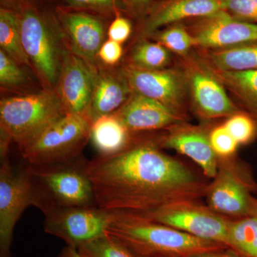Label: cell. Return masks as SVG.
Here are the masks:
<instances>
[{
    "label": "cell",
    "mask_w": 257,
    "mask_h": 257,
    "mask_svg": "<svg viewBox=\"0 0 257 257\" xmlns=\"http://www.w3.org/2000/svg\"><path fill=\"white\" fill-rule=\"evenodd\" d=\"M131 13L133 20L137 24L145 18L149 10L156 0H124Z\"/></svg>",
    "instance_id": "obj_35"
},
{
    "label": "cell",
    "mask_w": 257,
    "mask_h": 257,
    "mask_svg": "<svg viewBox=\"0 0 257 257\" xmlns=\"http://www.w3.org/2000/svg\"><path fill=\"white\" fill-rule=\"evenodd\" d=\"M9 159L0 166V257H12L15 225L30 206L37 205V194L28 167H14Z\"/></svg>",
    "instance_id": "obj_8"
},
{
    "label": "cell",
    "mask_w": 257,
    "mask_h": 257,
    "mask_svg": "<svg viewBox=\"0 0 257 257\" xmlns=\"http://www.w3.org/2000/svg\"><path fill=\"white\" fill-rule=\"evenodd\" d=\"M241 257H242V256H241Z\"/></svg>",
    "instance_id": "obj_40"
},
{
    "label": "cell",
    "mask_w": 257,
    "mask_h": 257,
    "mask_svg": "<svg viewBox=\"0 0 257 257\" xmlns=\"http://www.w3.org/2000/svg\"><path fill=\"white\" fill-rule=\"evenodd\" d=\"M114 114L134 133L166 130L187 120L158 101L136 93Z\"/></svg>",
    "instance_id": "obj_18"
},
{
    "label": "cell",
    "mask_w": 257,
    "mask_h": 257,
    "mask_svg": "<svg viewBox=\"0 0 257 257\" xmlns=\"http://www.w3.org/2000/svg\"><path fill=\"white\" fill-rule=\"evenodd\" d=\"M122 55L121 44L107 39L99 49L97 60L104 65L115 67L122 58Z\"/></svg>",
    "instance_id": "obj_34"
},
{
    "label": "cell",
    "mask_w": 257,
    "mask_h": 257,
    "mask_svg": "<svg viewBox=\"0 0 257 257\" xmlns=\"http://www.w3.org/2000/svg\"><path fill=\"white\" fill-rule=\"evenodd\" d=\"M92 124L85 115L67 113L20 150L22 156L29 165L35 166L75 160L90 140Z\"/></svg>",
    "instance_id": "obj_6"
},
{
    "label": "cell",
    "mask_w": 257,
    "mask_h": 257,
    "mask_svg": "<svg viewBox=\"0 0 257 257\" xmlns=\"http://www.w3.org/2000/svg\"><path fill=\"white\" fill-rule=\"evenodd\" d=\"M54 89L2 98L0 128L23 150L45 128L67 114Z\"/></svg>",
    "instance_id": "obj_5"
},
{
    "label": "cell",
    "mask_w": 257,
    "mask_h": 257,
    "mask_svg": "<svg viewBox=\"0 0 257 257\" xmlns=\"http://www.w3.org/2000/svg\"><path fill=\"white\" fill-rule=\"evenodd\" d=\"M189 257H241V256L233 248H225L198 253Z\"/></svg>",
    "instance_id": "obj_36"
},
{
    "label": "cell",
    "mask_w": 257,
    "mask_h": 257,
    "mask_svg": "<svg viewBox=\"0 0 257 257\" xmlns=\"http://www.w3.org/2000/svg\"><path fill=\"white\" fill-rule=\"evenodd\" d=\"M215 70L226 90L232 93L257 124V70L223 72Z\"/></svg>",
    "instance_id": "obj_22"
},
{
    "label": "cell",
    "mask_w": 257,
    "mask_h": 257,
    "mask_svg": "<svg viewBox=\"0 0 257 257\" xmlns=\"http://www.w3.org/2000/svg\"><path fill=\"white\" fill-rule=\"evenodd\" d=\"M82 257H136L124 244L109 234L77 248Z\"/></svg>",
    "instance_id": "obj_27"
},
{
    "label": "cell",
    "mask_w": 257,
    "mask_h": 257,
    "mask_svg": "<svg viewBox=\"0 0 257 257\" xmlns=\"http://www.w3.org/2000/svg\"><path fill=\"white\" fill-rule=\"evenodd\" d=\"M57 257H82L77 251V248L66 246L61 250Z\"/></svg>",
    "instance_id": "obj_38"
},
{
    "label": "cell",
    "mask_w": 257,
    "mask_h": 257,
    "mask_svg": "<svg viewBox=\"0 0 257 257\" xmlns=\"http://www.w3.org/2000/svg\"><path fill=\"white\" fill-rule=\"evenodd\" d=\"M138 40L124 63L148 70L168 68L172 60L170 51L158 42H152L150 39Z\"/></svg>",
    "instance_id": "obj_24"
},
{
    "label": "cell",
    "mask_w": 257,
    "mask_h": 257,
    "mask_svg": "<svg viewBox=\"0 0 257 257\" xmlns=\"http://www.w3.org/2000/svg\"><path fill=\"white\" fill-rule=\"evenodd\" d=\"M23 1L25 0H0V5L1 8L15 10L17 6ZM35 1L47 2V3H55V4H64L63 0H35Z\"/></svg>",
    "instance_id": "obj_37"
},
{
    "label": "cell",
    "mask_w": 257,
    "mask_h": 257,
    "mask_svg": "<svg viewBox=\"0 0 257 257\" xmlns=\"http://www.w3.org/2000/svg\"><path fill=\"white\" fill-rule=\"evenodd\" d=\"M213 68L223 72L257 70V41L219 50H202Z\"/></svg>",
    "instance_id": "obj_21"
},
{
    "label": "cell",
    "mask_w": 257,
    "mask_h": 257,
    "mask_svg": "<svg viewBox=\"0 0 257 257\" xmlns=\"http://www.w3.org/2000/svg\"><path fill=\"white\" fill-rule=\"evenodd\" d=\"M55 3L25 0L17 6L22 42L44 89H55L68 50Z\"/></svg>",
    "instance_id": "obj_2"
},
{
    "label": "cell",
    "mask_w": 257,
    "mask_h": 257,
    "mask_svg": "<svg viewBox=\"0 0 257 257\" xmlns=\"http://www.w3.org/2000/svg\"><path fill=\"white\" fill-rule=\"evenodd\" d=\"M224 10L222 0H156L137 24L138 38H147L161 29Z\"/></svg>",
    "instance_id": "obj_17"
},
{
    "label": "cell",
    "mask_w": 257,
    "mask_h": 257,
    "mask_svg": "<svg viewBox=\"0 0 257 257\" xmlns=\"http://www.w3.org/2000/svg\"><path fill=\"white\" fill-rule=\"evenodd\" d=\"M96 204L110 211L145 214L173 203L199 201L209 184L162 151L158 138H141L110 157L87 160Z\"/></svg>",
    "instance_id": "obj_1"
},
{
    "label": "cell",
    "mask_w": 257,
    "mask_h": 257,
    "mask_svg": "<svg viewBox=\"0 0 257 257\" xmlns=\"http://www.w3.org/2000/svg\"><path fill=\"white\" fill-rule=\"evenodd\" d=\"M133 19L118 14L111 20L107 30V39L122 45L133 32Z\"/></svg>",
    "instance_id": "obj_33"
},
{
    "label": "cell",
    "mask_w": 257,
    "mask_h": 257,
    "mask_svg": "<svg viewBox=\"0 0 257 257\" xmlns=\"http://www.w3.org/2000/svg\"><path fill=\"white\" fill-rule=\"evenodd\" d=\"M224 10L234 18L257 23V0H222Z\"/></svg>",
    "instance_id": "obj_32"
},
{
    "label": "cell",
    "mask_w": 257,
    "mask_h": 257,
    "mask_svg": "<svg viewBox=\"0 0 257 257\" xmlns=\"http://www.w3.org/2000/svg\"><path fill=\"white\" fill-rule=\"evenodd\" d=\"M63 3L70 8L92 12L109 19L118 14L133 19L124 0H63Z\"/></svg>",
    "instance_id": "obj_28"
},
{
    "label": "cell",
    "mask_w": 257,
    "mask_h": 257,
    "mask_svg": "<svg viewBox=\"0 0 257 257\" xmlns=\"http://www.w3.org/2000/svg\"><path fill=\"white\" fill-rule=\"evenodd\" d=\"M147 38L158 42L171 53L178 57L187 55L196 47L194 37L183 23L169 25L154 32Z\"/></svg>",
    "instance_id": "obj_26"
},
{
    "label": "cell",
    "mask_w": 257,
    "mask_h": 257,
    "mask_svg": "<svg viewBox=\"0 0 257 257\" xmlns=\"http://www.w3.org/2000/svg\"><path fill=\"white\" fill-rule=\"evenodd\" d=\"M98 64L84 60L69 49L66 52L54 90L67 113L86 116L97 74Z\"/></svg>",
    "instance_id": "obj_15"
},
{
    "label": "cell",
    "mask_w": 257,
    "mask_h": 257,
    "mask_svg": "<svg viewBox=\"0 0 257 257\" xmlns=\"http://www.w3.org/2000/svg\"><path fill=\"white\" fill-rule=\"evenodd\" d=\"M212 179L205 197L208 207L234 219L251 216L254 199L251 195L252 182L234 157H219L217 173Z\"/></svg>",
    "instance_id": "obj_10"
},
{
    "label": "cell",
    "mask_w": 257,
    "mask_h": 257,
    "mask_svg": "<svg viewBox=\"0 0 257 257\" xmlns=\"http://www.w3.org/2000/svg\"><path fill=\"white\" fill-rule=\"evenodd\" d=\"M115 114L101 116L92 123L90 141L97 156L110 157L128 148L138 136Z\"/></svg>",
    "instance_id": "obj_20"
},
{
    "label": "cell",
    "mask_w": 257,
    "mask_h": 257,
    "mask_svg": "<svg viewBox=\"0 0 257 257\" xmlns=\"http://www.w3.org/2000/svg\"><path fill=\"white\" fill-rule=\"evenodd\" d=\"M209 140L216 155L220 158L234 157L239 146L224 124L211 130Z\"/></svg>",
    "instance_id": "obj_31"
},
{
    "label": "cell",
    "mask_w": 257,
    "mask_h": 257,
    "mask_svg": "<svg viewBox=\"0 0 257 257\" xmlns=\"http://www.w3.org/2000/svg\"><path fill=\"white\" fill-rule=\"evenodd\" d=\"M115 67L104 65L99 62L92 97L86 114L92 123L101 116L114 114L133 94L121 69Z\"/></svg>",
    "instance_id": "obj_19"
},
{
    "label": "cell",
    "mask_w": 257,
    "mask_h": 257,
    "mask_svg": "<svg viewBox=\"0 0 257 257\" xmlns=\"http://www.w3.org/2000/svg\"><path fill=\"white\" fill-rule=\"evenodd\" d=\"M189 100L193 110L204 121L229 117L240 111L230 99L226 87L202 53L191 52L179 57Z\"/></svg>",
    "instance_id": "obj_7"
},
{
    "label": "cell",
    "mask_w": 257,
    "mask_h": 257,
    "mask_svg": "<svg viewBox=\"0 0 257 257\" xmlns=\"http://www.w3.org/2000/svg\"><path fill=\"white\" fill-rule=\"evenodd\" d=\"M55 12L69 50L90 63H99L98 52L112 19L64 4L56 5Z\"/></svg>",
    "instance_id": "obj_13"
},
{
    "label": "cell",
    "mask_w": 257,
    "mask_h": 257,
    "mask_svg": "<svg viewBox=\"0 0 257 257\" xmlns=\"http://www.w3.org/2000/svg\"><path fill=\"white\" fill-rule=\"evenodd\" d=\"M202 50H219L257 41V23L241 21L225 10L184 22Z\"/></svg>",
    "instance_id": "obj_14"
},
{
    "label": "cell",
    "mask_w": 257,
    "mask_h": 257,
    "mask_svg": "<svg viewBox=\"0 0 257 257\" xmlns=\"http://www.w3.org/2000/svg\"><path fill=\"white\" fill-rule=\"evenodd\" d=\"M0 47L17 63L32 69L24 50L18 13L10 8H0Z\"/></svg>",
    "instance_id": "obj_23"
},
{
    "label": "cell",
    "mask_w": 257,
    "mask_h": 257,
    "mask_svg": "<svg viewBox=\"0 0 257 257\" xmlns=\"http://www.w3.org/2000/svg\"><path fill=\"white\" fill-rule=\"evenodd\" d=\"M26 72L5 52L0 50V85L2 89L18 90L28 84Z\"/></svg>",
    "instance_id": "obj_29"
},
{
    "label": "cell",
    "mask_w": 257,
    "mask_h": 257,
    "mask_svg": "<svg viewBox=\"0 0 257 257\" xmlns=\"http://www.w3.org/2000/svg\"><path fill=\"white\" fill-rule=\"evenodd\" d=\"M166 131L158 138L162 149L174 150L188 157L200 167L207 178H214L219 167V157L211 145V130L184 121L171 126Z\"/></svg>",
    "instance_id": "obj_16"
},
{
    "label": "cell",
    "mask_w": 257,
    "mask_h": 257,
    "mask_svg": "<svg viewBox=\"0 0 257 257\" xmlns=\"http://www.w3.org/2000/svg\"><path fill=\"white\" fill-rule=\"evenodd\" d=\"M87 160L80 157L56 165H27L44 213L55 208L96 206L94 189L87 172Z\"/></svg>",
    "instance_id": "obj_4"
},
{
    "label": "cell",
    "mask_w": 257,
    "mask_h": 257,
    "mask_svg": "<svg viewBox=\"0 0 257 257\" xmlns=\"http://www.w3.org/2000/svg\"><path fill=\"white\" fill-rule=\"evenodd\" d=\"M229 246L242 257H257V218L245 216L231 219Z\"/></svg>",
    "instance_id": "obj_25"
},
{
    "label": "cell",
    "mask_w": 257,
    "mask_h": 257,
    "mask_svg": "<svg viewBox=\"0 0 257 257\" xmlns=\"http://www.w3.org/2000/svg\"><path fill=\"white\" fill-rule=\"evenodd\" d=\"M224 124L239 145L251 143L256 136V121L242 111L230 116Z\"/></svg>",
    "instance_id": "obj_30"
},
{
    "label": "cell",
    "mask_w": 257,
    "mask_h": 257,
    "mask_svg": "<svg viewBox=\"0 0 257 257\" xmlns=\"http://www.w3.org/2000/svg\"><path fill=\"white\" fill-rule=\"evenodd\" d=\"M120 69L133 93L158 101L187 118L188 91L179 67L148 70L123 63Z\"/></svg>",
    "instance_id": "obj_12"
},
{
    "label": "cell",
    "mask_w": 257,
    "mask_h": 257,
    "mask_svg": "<svg viewBox=\"0 0 257 257\" xmlns=\"http://www.w3.org/2000/svg\"><path fill=\"white\" fill-rule=\"evenodd\" d=\"M44 214L45 232L77 249L105 235L113 219L112 211L97 206L55 208Z\"/></svg>",
    "instance_id": "obj_11"
},
{
    "label": "cell",
    "mask_w": 257,
    "mask_h": 257,
    "mask_svg": "<svg viewBox=\"0 0 257 257\" xmlns=\"http://www.w3.org/2000/svg\"><path fill=\"white\" fill-rule=\"evenodd\" d=\"M251 216L257 218V199H253L252 208H251Z\"/></svg>",
    "instance_id": "obj_39"
},
{
    "label": "cell",
    "mask_w": 257,
    "mask_h": 257,
    "mask_svg": "<svg viewBox=\"0 0 257 257\" xmlns=\"http://www.w3.org/2000/svg\"><path fill=\"white\" fill-rule=\"evenodd\" d=\"M106 233L136 257H189L229 248L222 243L194 237L135 213L112 211Z\"/></svg>",
    "instance_id": "obj_3"
},
{
    "label": "cell",
    "mask_w": 257,
    "mask_h": 257,
    "mask_svg": "<svg viewBox=\"0 0 257 257\" xmlns=\"http://www.w3.org/2000/svg\"><path fill=\"white\" fill-rule=\"evenodd\" d=\"M138 214L194 237L222 243L229 247L231 219L220 215L199 201L173 203L150 212Z\"/></svg>",
    "instance_id": "obj_9"
}]
</instances>
